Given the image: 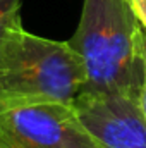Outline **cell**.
<instances>
[{
  "label": "cell",
  "mask_w": 146,
  "mask_h": 148,
  "mask_svg": "<svg viewBox=\"0 0 146 148\" xmlns=\"http://www.w3.org/2000/svg\"><path fill=\"white\" fill-rule=\"evenodd\" d=\"M132 10H134V14H136L138 21L141 23L143 29H146V0H145V2H141L138 7H134Z\"/></svg>",
  "instance_id": "cell-7"
},
{
  "label": "cell",
  "mask_w": 146,
  "mask_h": 148,
  "mask_svg": "<svg viewBox=\"0 0 146 148\" xmlns=\"http://www.w3.org/2000/svg\"><path fill=\"white\" fill-rule=\"evenodd\" d=\"M3 148H103L74 103L45 102L0 109Z\"/></svg>",
  "instance_id": "cell-3"
},
{
  "label": "cell",
  "mask_w": 146,
  "mask_h": 148,
  "mask_svg": "<svg viewBox=\"0 0 146 148\" xmlns=\"http://www.w3.org/2000/svg\"><path fill=\"white\" fill-rule=\"evenodd\" d=\"M23 0H0V38L12 29L23 28Z\"/></svg>",
  "instance_id": "cell-5"
},
{
  "label": "cell",
  "mask_w": 146,
  "mask_h": 148,
  "mask_svg": "<svg viewBox=\"0 0 146 148\" xmlns=\"http://www.w3.org/2000/svg\"><path fill=\"white\" fill-rule=\"evenodd\" d=\"M143 26L127 0H84L69 45L83 60L79 95H117L139 100L145 60Z\"/></svg>",
  "instance_id": "cell-1"
},
{
  "label": "cell",
  "mask_w": 146,
  "mask_h": 148,
  "mask_svg": "<svg viewBox=\"0 0 146 148\" xmlns=\"http://www.w3.org/2000/svg\"><path fill=\"white\" fill-rule=\"evenodd\" d=\"M0 148H3V147H2V145H0Z\"/></svg>",
  "instance_id": "cell-9"
},
{
  "label": "cell",
  "mask_w": 146,
  "mask_h": 148,
  "mask_svg": "<svg viewBox=\"0 0 146 148\" xmlns=\"http://www.w3.org/2000/svg\"><path fill=\"white\" fill-rule=\"evenodd\" d=\"M143 60H145V76H143V86H141V93H139V110L143 114L146 121V29L143 33Z\"/></svg>",
  "instance_id": "cell-6"
},
{
  "label": "cell",
  "mask_w": 146,
  "mask_h": 148,
  "mask_svg": "<svg viewBox=\"0 0 146 148\" xmlns=\"http://www.w3.org/2000/svg\"><path fill=\"white\" fill-rule=\"evenodd\" d=\"M74 107L103 148H146V121L129 97L79 95Z\"/></svg>",
  "instance_id": "cell-4"
},
{
  "label": "cell",
  "mask_w": 146,
  "mask_h": 148,
  "mask_svg": "<svg viewBox=\"0 0 146 148\" xmlns=\"http://www.w3.org/2000/svg\"><path fill=\"white\" fill-rule=\"evenodd\" d=\"M127 2H129V5H131V7L134 9V7H138V5H139L141 2H145V0H127Z\"/></svg>",
  "instance_id": "cell-8"
},
{
  "label": "cell",
  "mask_w": 146,
  "mask_h": 148,
  "mask_svg": "<svg viewBox=\"0 0 146 148\" xmlns=\"http://www.w3.org/2000/svg\"><path fill=\"white\" fill-rule=\"evenodd\" d=\"M81 57L69 45L24 28L0 38V109L24 103H74L84 84Z\"/></svg>",
  "instance_id": "cell-2"
}]
</instances>
